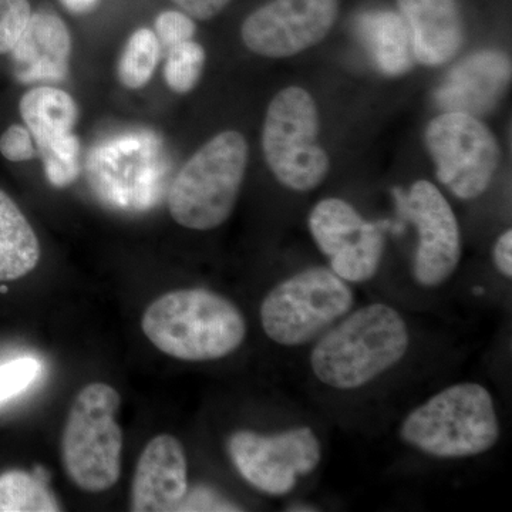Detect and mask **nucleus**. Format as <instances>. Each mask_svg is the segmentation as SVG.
<instances>
[{"label":"nucleus","mask_w":512,"mask_h":512,"mask_svg":"<svg viewBox=\"0 0 512 512\" xmlns=\"http://www.w3.org/2000/svg\"><path fill=\"white\" fill-rule=\"evenodd\" d=\"M141 329L160 352L184 362L222 359L247 336L237 306L207 289L165 293L148 306Z\"/></svg>","instance_id":"1"},{"label":"nucleus","mask_w":512,"mask_h":512,"mask_svg":"<svg viewBox=\"0 0 512 512\" xmlns=\"http://www.w3.org/2000/svg\"><path fill=\"white\" fill-rule=\"evenodd\" d=\"M409 343L402 315L392 306L372 303L319 339L311 353L312 370L333 389H357L396 366Z\"/></svg>","instance_id":"2"},{"label":"nucleus","mask_w":512,"mask_h":512,"mask_svg":"<svg viewBox=\"0 0 512 512\" xmlns=\"http://www.w3.org/2000/svg\"><path fill=\"white\" fill-rule=\"evenodd\" d=\"M400 436L404 443L433 457L487 453L500 437L493 396L473 382L447 387L404 419Z\"/></svg>","instance_id":"3"},{"label":"nucleus","mask_w":512,"mask_h":512,"mask_svg":"<svg viewBox=\"0 0 512 512\" xmlns=\"http://www.w3.org/2000/svg\"><path fill=\"white\" fill-rule=\"evenodd\" d=\"M248 144L238 131H224L181 168L168 191V210L181 227L208 231L231 217L244 183Z\"/></svg>","instance_id":"4"},{"label":"nucleus","mask_w":512,"mask_h":512,"mask_svg":"<svg viewBox=\"0 0 512 512\" xmlns=\"http://www.w3.org/2000/svg\"><path fill=\"white\" fill-rule=\"evenodd\" d=\"M120 394L106 383H90L77 394L62 434L67 477L86 493L109 491L119 483L123 430L116 420Z\"/></svg>","instance_id":"5"},{"label":"nucleus","mask_w":512,"mask_h":512,"mask_svg":"<svg viewBox=\"0 0 512 512\" xmlns=\"http://www.w3.org/2000/svg\"><path fill=\"white\" fill-rule=\"evenodd\" d=\"M319 113L301 87L281 90L266 110L262 148L276 180L293 191L315 190L329 171V157L318 141Z\"/></svg>","instance_id":"6"},{"label":"nucleus","mask_w":512,"mask_h":512,"mask_svg":"<svg viewBox=\"0 0 512 512\" xmlns=\"http://www.w3.org/2000/svg\"><path fill=\"white\" fill-rule=\"evenodd\" d=\"M353 302L348 282L332 269H305L266 295L261 305L262 328L278 345H305L349 313Z\"/></svg>","instance_id":"7"},{"label":"nucleus","mask_w":512,"mask_h":512,"mask_svg":"<svg viewBox=\"0 0 512 512\" xmlns=\"http://www.w3.org/2000/svg\"><path fill=\"white\" fill-rule=\"evenodd\" d=\"M426 146L440 183L461 200H476L490 187L500 146L490 128L476 116L443 111L426 128Z\"/></svg>","instance_id":"8"},{"label":"nucleus","mask_w":512,"mask_h":512,"mask_svg":"<svg viewBox=\"0 0 512 512\" xmlns=\"http://www.w3.org/2000/svg\"><path fill=\"white\" fill-rule=\"evenodd\" d=\"M228 454L241 477L261 493L281 497L291 493L298 477L308 476L322 460V446L309 427L259 434L235 431Z\"/></svg>","instance_id":"9"},{"label":"nucleus","mask_w":512,"mask_h":512,"mask_svg":"<svg viewBox=\"0 0 512 512\" xmlns=\"http://www.w3.org/2000/svg\"><path fill=\"white\" fill-rule=\"evenodd\" d=\"M338 10L339 0H272L245 19L242 40L259 56H295L328 36Z\"/></svg>","instance_id":"10"},{"label":"nucleus","mask_w":512,"mask_h":512,"mask_svg":"<svg viewBox=\"0 0 512 512\" xmlns=\"http://www.w3.org/2000/svg\"><path fill=\"white\" fill-rule=\"evenodd\" d=\"M309 229L330 268L346 282H366L382 262V231L340 198H326L313 207Z\"/></svg>","instance_id":"11"},{"label":"nucleus","mask_w":512,"mask_h":512,"mask_svg":"<svg viewBox=\"0 0 512 512\" xmlns=\"http://www.w3.org/2000/svg\"><path fill=\"white\" fill-rule=\"evenodd\" d=\"M404 207L419 232L414 278L423 286H439L460 264L461 235L456 214L439 188L429 181L413 184Z\"/></svg>","instance_id":"12"},{"label":"nucleus","mask_w":512,"mask_h":512,"mask_svg":"<svg viewBox=\"0 0 512 512\" xmlns=\"http://www.w3.org/2000/svg\"><path fill=\"white\" fill-rule=\"evenodd\" d=\"M187 493V457L183 444L170 434L154 437L138 458L131 485V511H177Z\"/></svg>","instance_id":"13"},{"label":"nucleus","mask_w":512,"mask_h":512,"mask_svg":"<svg viewBox=\"0 0 512 512\" xmlns=\"http://www.w3.org/2000/svg\"><path fill=\"white\" fill-rule=\"evenodd\" d=\"M511 82V62L504 53L483 50L457 63L436 93L443 111L481 116L497 106Z\"/></svg>","instance_id":"14"},{"label":"nucleus","mask_w":512,"mask_h":512,"mask_svg":"<svg viewBox=\"0 0 512 512\" xmlns=\"http://www.w3.org/2000/svg\"><path fill=\"white\" fill-rule=\"evenodd\" d=\"M414 60L436 67L454 59L463 45L457 0H397Z\"/></svg>","instance_id":"15"},{"label":"nucleus","mask_w":512,"mask_h":512,"mask_svg":"<svg viewBox=\"0 0 512 512\" xmlns=\"http://www.w3.org/2000/svg\"><path fill=\"white\" fill-rule=\"evenodd\" d=\"M69 30L55 13L37 12L10 50L13 72L23 83L60 82L69 69Z\"/></svg>","instance_id":"16"},{"label":"nucleus","mask_w":512,"mask_h":512,"mask_svg":"<svg viewBox=\"0 0 512 512\" xmlns=\"http://www.w3.org/2000/svg\"><path fill=\"white\" fill-rule=\"evenodd\" d=\"M356 32L377 69L387 76L409 72L414 63L409 33L402 16L390 10H372L356 19Z\"/></svg>","instance_id":"17"},{"label":"nucleus","mask_w":512,"mask_h":512,"mask_svg":"<svg viewBox=\"0 0 512 512\" xmlns=\"http://www.w3.org/2000/svg\"><path fill=\"white\" fill-rule=\"evenodd\" d=\"M40 261V244L15 201L0 190V282L30 274Z\"/></svg>","instance_id":"18"},{"label":"nucleus","mask_w":512,"mask_h":512,"mask_svg":"<svg viewBox=\"0 0 512 512\" xmlns=\"http://www.w3.org/2000/svg\"><path fill=\"white\" fill-rule=\"evenodd\" d=\"M19 109L35 146L72 133L79 116L72 97L52 86L29 90L20 100Z\"/></svg>","instance_id":"19"},{"label":"nucleus","mask_w":512,"mask_h":512,"mask_svg":"<svg viewBox=\"0 0 512 512\" xmlns=\"http://www.w3.org/2000/svg\"><path fill=\"white\" fill-rule=\"evenodd\" d=\"M62 510L53 491L36 474L12 470L0 474V512Z\"/></svg>","instance_id":"20"},{"label":"nucleus","mask_w":512,"mask_h":512,"mask_svg":"<svg viewBox=\"0 0 512 512\" xmlns=\"http://www.w3.org/2000/svg\"><path fill=\"white\" fill-rule=\"evenodd\" d=\"M161 47L156 33L150 29H138L128 39L120 57V82L128 89H140L146 86L153 77L158 60H160Z\"/></svg>","instance_id":"21"},{"label":"nucleus","mask_w":512,"mask_h":512,"mask_svg":"<svg viewBox=\"0 0 512 512\" xmlns=\"http://www.w3.org/2000/svg\"><path fill=\"white\" fill-rule=\"evenodd\" d=\"M42 157L46 177L55 187H67L80 174V141L72 133L64 134L46 143L36 144Z\"/></svg>","instance_id":"22"},{"label":"nucleus","mask_w":512,"mask_h":512,"mask_svg":"<svg viewBox=\"0 0 512 512\" xmlns=\"http://www.w3.org/2000/svg\"><path fill=\"white\" fill-rule=\"evenodd\" d=\"M204 64V47L192 40L168 50L164 77L170 89L180 94L191 92L200 82Z\"/></svg>","instance_id":"23"},{"label":"nucleus","mask_w":512,"mask_h":512,"mask_svg":"<svg viewBox=\"0 0 512 512\" xmlns=\"http://www.w3.org/2000/svg\"><path fill=\"white\" fill-rule=\"evenodd\" d=\"M42 365L35 357L23 356L0 366V403L19 396L35 382Z\"/></svg>","instance_id":"24"},{"label":"nucleus","mask_w":512,"mask_h":512,"mask_svg":"<svg viewBox=\"0 0 512 512\" xmlns=\"http://www.w3.org/2000/svg\"><path fill=\"white\" fill-rule=\"evenodd\" d=\"M30 16L28 0H0V55L10 53L28 26Z\"/></svg>","instance_id":"25"},{"label":"nucleus","mask_w":512,"mask_h":512,"mask_svg":"<svg viewBox=\"0 0 512 512\" xmlns=\"http://www.w3.org/2000/svg\"><path fill=\"white\" fill-rule=\"evenodd\" d=\"M195 35V23L187 15L174 10L161 13L156 20V36L161 50L173 49L181 43L192 40Z\"/></svg>","instance_id":"26"},{"label":"nucleus","mask_w":512,"mask_h":512,"mask_svg":"<svg viewBox=\"0 0 512 512\" xmlns=\"http://www.w3.org/2000/svg\"><path fill=\"white\" fill-rule=\"evenodd\" d=\"M0 153L6 160L13 163L33 160L37 150L28 127L19 126V124L10 126L0 137Z\"/></svg>","instance_id":"27"},{"label":"nucleus","mask_w":512,"mask_h":512,"mask_svg":"<svg viewBox=\"0 0 512 512\" xmlns=\"http://www.w3.org/2000/svg\"><path fill=\"white\" fill-rule=\"evenodd\" d=\"M192 18L208 20L221 12L231 0H173Z\"/></svg>","instance_id":"28"},{"label":"nucleus","mask_w":512,"mask_h":512,"mask_svg":"<svg viewBox=\"0 0 512 512\" xmlns=\"http://www.w3.org/2000/svg\"><path fill=\"white\" fill-rule=\"evenodd\" d=\"M184 500H190V503L188 501H184L183 504H181V510H198V511H204V510H212V511H232V510H238V508H234V505L225 503V501L220 500L218 498V495L212 494V491L205 490V491H198V493L192 494V495H185Z\"/></svg>","instance_id":"29"},{"label":"nucleus","mask_w":512,"mask_h":512,"mask_svg":"<svg viewBox=\"0 0 512 512\" xmlns=\"http://www.w3.org/2000/svg\"><path fill=\"white\" fill-rule=\"evenodd\" d=\"M494 264L507 278L512 276V231L507 229L500 235L493 249Z\"/></svg>","instance_id":"30"},{"label":"nucleus","mask_w":512,"mask_h":512,"mask_svg":"<svg viewBox=\"0 0 512 512\" xmlns=\"http://www.w3.org/2000/svg\"><path fill=\"white\" fill-rule=\"evenodd\" d=\"M64 8L73 13H87L90 12L97 5L99 0H60Z\"/></svg>","instance_id":"31"}]
</instances>
